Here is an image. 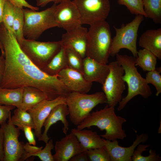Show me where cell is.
Instances as JSON below:
<instances>
[{
    "instance_id": "cell-30",
    "label": "cell",
    "mask_w": 161,
    "mask_h": 161,
    "mask_svg": "<svg viewBox=\"0 0 161 161\" xmlns=\"http://www.w3.org/2000/svg\"><path fill=\"white\" fill-rule=\"evenodd\" d=\"M150 145L143 144H139L135 150L132 158L133 161H160L161 157L158 154H157L155 150L150 149L149 154L148 156H144L142 155V153L148 150L147 148Z\"/></svg>"
},
{
    "instance_id": "cell-2",
    "label": "cell",
    "mask_w": 161,
    "mask_h": 161,
    "mask_svg": "<svg viewBox=\"0 0 161 161\" xmlns=\"http://www.w3.org/2000/svg\"><path fill=\"white\" fill-rule=\"evenodd\" d=\"M114 107L107 105L103 109L92 112L77 126V129L82 130L95 126L101 131L105 130V134L100 135L105 139L111 141L123 140L126 135L123 125L126 120L116 115Z\"/></svg>"
},
{
    "instance_id": "cell-18",
    "label": "cell",
    "mask_w": 161,
    "mask_h": 161,
    "mask_svg": "<svg viewBox=\"0 0 161 161\" xmlns=\"http://www.w3.org/2000/svg\"><path fill=\"white\" fill-rule=\"evenodd\" d=\"M69 114L68 108L66 103L59 104L54 107L44 123V130L40 141H43L46 143L48 142L50 139L47 135L49 129L52 125L59 121L63 125L62 129L63 133L66 135L69 129V123L66 117Z\"/></svg>"
},
{
    "instance_id": "cell-41",
    "label": "cell",
    "mask_w": 161,
    "mask_h": 161,
    "mask_svg": "<svg viewBox=\"0 0 161 161\" xmlns=\"http://www.w3.org/2000/svg\"><path fill=\"white\" fill-rule=\"evenodd\" d=\"M69 0H36V1L37 6L44 7L50 2H52L57 4Z\"/></svg>"
},
{
    "instance_id": "cell-5",
    "label": "cell",
    "mask_w": 161,
    "mask_h": 161,
    "mask_svg": "<svg viewBox=\"0 0 161 161\" xmlns=\"http://www.w3.org/2000/svg\"><path fill=\"white\" fill-rule=\"evenodd\" d=\"M65 98L70 120L76 126L87 118L96 106L107 103L106 97L101 92L91 94L71 92Z\"/></svg>"
},
{
    "instance_id": "cell-24",
    "label": "cell",
    "mask_w": 161,
    "mask_h": 161,
    "mask_svg": "<svg viewBox=\"0 0 161 161\" xmlns=\"http://www.w3.org/2000/svg\"><path fill=\"white\" fill-rule=\"evenodd\" d=\"M23 88L14 89L0 87V105L13 106L21 109Z\"/></svg>"
},
{
    "instance_id": "cell-6",
    "label": "cell",
    "mask_w": 161,
    "mask_h": 161,
    "mask_svg": "<svg viewBox=\"0 0 161 161\" xmlns=\"http://www.w3.org/2000/svg\"><path fill=\"white\" fill-rule=\"evenodd\" d=\"M56 4L40 11L23 8L24 23L23 35L24 37L30 40L38 39L45 30L59 27L54 16Z\"/></svg>"
},
{
    "instance_id": "cell-33",
    "label": "cell",
    "mask_w": 161,
    "mask_h": 161,
    "mask_svg": "<svg viewBox=\"0 0 161 161\" xmlns=\"http://www.w3.org/2000/svg\"><path fill=\"white\" fill-rule=\"evenodd\" d=\"M88 159L91 161H111L109 154L103 146L86 151Z\"/></svg>"
},
{
    "instance_id": "cell-31",
    "label": "cell",
    "mask_w": 161,
    "mask_h": 161,
    "mask_svg": "<svg viewBox=\"0 0 161 161\" xmlns=\"http://www.w3.org/2000/svg\"><path fill=\"white\" fill-rule=\"evenodd\" d=\"M16 7L8 0H6L4 7L3 22L5 27L13 32V22Z\"/></svg>"
},
{
    "instance_id": "cell-17",
    "label": "cell",
    "mask_w": 161,
    "mask_h": 161,
    "mask_svg": "<svg viewBox=\"0 0 161 161\" xmlns=\"http://www.w3.org/2000/svg\"><path fill=\"white\" fill-rule=\"evenodd\" d=\"M88 31L87 28L80 25L66 32L62 36L61 41L62 45L71 47L84 58L86 56Z\"/></svg>"
},
{
    "instance_id": "cell-39",
    "label": "cell",
    "mask_w": 161,
    "mask_h": 161,
    "mask_svg": "<svg viewBox=\"0 0 161 161\" xmlns=\"http://www.w3.org/2000/svg\"><path fill=\"white\" fill-rule=\"evenodd\" d=\"M43 147H38L35 145H32L27 142L25 143L24 148L27 153V158H28L31 157V155L41 150Z\"/></svg>"
},
{
    "instance_id": "cell-23",
    "label": "cell",
    "mask_w": 161,
    "mask_h": 161,
    "mask_svg": "<svg viewBox=\"0 0 161 161\" xmlns=\"http://www.w3.org/2000/svg\"><path fill=\"white\" fill-rule=\"evenodd\" d=\"M68 67L65 48L62 46L59 51L41 70L49 75L56 76L61 71Z\"/></svg>"
},
{
    "instance_id": "cell-25",
    "label": "cell",
    "mask_w": 161,
    "mask_h": 161,
    "mask_svg": "<svg viewBox=\"0 0 161 161\" xmlns=\"http://www.w3.org/2000/svg\"><path fill=\"white\" fill-rule=\"evenodd\" d=\"M157 58L153 53L145 49L138 51L135 65L140 67L144 71L156 69Z\"/></svg>"
},
{
    "instance_id": "cell-16",
    "label": "cell",
    "mask_w": 161,
    "mask_h": 161,
    "mask_svg": "<svg viewBox=\"0 0 161 161\" xmlns=\"http://www.w3.org/2000/svg\"><path fill=\"white\" fill-rule=\"evenodd\" d=\"M54 161H68L76 154L83 151L76 136L72 132L56 141Z\"/></svg>"
},
{
    "instance_id": "cell-38",
    "label": "cell",
    "mask_w": 161,
    "mask_h": 161,
    "mask_svg": "<svg viewBox=\"0 0 161 161\" xmlns=\"http://www.w3.org/2000/svg\"><path fill=\"white\" fill-rule=\"evenodd\" d=\"M8 0L16 7L21 8L25 7L34 11H38L39 10L38 7L34 6L30 4L25 0Z\"/></svg>"
},
{
    "instance_id": "cell-4",
    "label": "cell",
    "mask_w": 161,
    "mask_h": 161,
    "mask_svg": "<svg viewBox=\"0 0 161 161\" xmlns=\"http://www.w3.org/2000/svg\"><path fill=\"white\" fill-rule=\"evenodd\" d=\"M90 26L87 33L86 56L106 64L110 56L112 41L110 25L104 20Z\"/></svg>"
},
{
    "instance_id": "cell-32",
    "label": "cell",
    "mask_w": 161,
    "mask_h": 161,
    "mask_svg": "<svg viewBox=\"0 0 161 161\" xmlns=\"http://www.w3.org/2000/svg\"><path fill=\"white\" fill-rule=\"evenodd\" d=\"M117 3L125 6L131 14L141 15L146 17L142 0H118Z\"/></svg>"
},
{
    "instance_id": "cell-1",
    "label": "cell",
    "mask_w": 161,
    "mask_h": 161,
    "mask_svg": "<svg viewBox=\"0 0 161 161\" xmlns=\"http://www.w3.org/2000/svg\"><path fill=\"white\" fill-rule=\"evenodd\" d=\"M0 41L4 52L5 67L1 88L14 89L32 86L38 88L48 100L65 97L70 92L58 79L35 66L21 49L14 33L2 23Z\"/></svg>"
},
{
    "instance_id": "cell-26",
    "label": "cell",
    "mask_w": 161,
    "mask_h": 161,
    "mask_svg": "<svg viewBox=\"0 0 161 161\" xmlns=\"http://www.w3.org/2000/svg\"><path fill=\"white\" fill-rule=\"evenodd\" d=\"M146 17L161 24V0H142Z\"/></svg>"
},
{
    "instance_id": "cell-12",
    "label": "cell",
    "mask_w": 161,
    "mask_h": 161,
    "mask_svg": "<svg viewBox=\"0 0 161 161\" xmlns=\"http://www.w3.org/2000/svg\"><path fill=\"white\" fill-rule=\"evenodd\" d=\"M59 27L69 31L81 25L79 12L72 1H68L56 5L54 12Z\"/></svg>"
},
{
    "instance_id": "cell-10",
    "label": "cell",
    "mask_w": 161,
    "mask_h": 161,
    "mask_svg": "<svg viewBox=\"0 0 161 161\" xmlns=\"http://www.w3.org/2000/svg\"><path fill=\"white\" fill-rule=\"evenodd\" d=\"M109 72L102 85V89L110 106H115L121 101L126 89L125 82L122 79L124 74L123 67L116 61L109 64Z\"/></svg>"
},
{
    "instance_id": "cell-15",
    "label": "cell",
    "mask_w": 161,
    "mask_h": 161,
    "mask_svg": "<svg viewBox=\"0 0 161 161\" xmlns=\"http://www.w3.org/2000/svg\"><path fill=\"white\" fill-rule=\"evenodd\" d=\"M57 76L71 92L87 93L92 86V83L87 81L82 73L69 67L61 71Z\"/></svg>"
},
{
    "instance_id": "cell-43",
    "label": "cell",
    "mask_w": 161,
    "mask_h": 161,
    "mask_svg": "<svg viewBox=\"0 0 161 161\" xmlns=\"http://www.w3.org/2000/svg\"><path fill=\"white\" fill-rule=\"evenodd\" d=\"M4 135L2 130L0 127V161H4Z\"/></svg>"
},
{
    "instance_id": "cell-11",
    "label": "cell",
    "mask_w": 161,
    "mask_h": 161,
    "mask_svg": "<svg viewBox=\"0 0 161 161\" xmlns=\"http://www.w3.org/2000/svg\"><path fill=\"white\" fill-rule=\"evenodd\" d=\"M80 16L81 24L89 25L105 20L110 10L109 0H73Z\"/></svg>"
},
{
    "instance_id": "cell-19",
    "label": "cell",
    "mask_w": 161,
    "mask_h": 161,
    "mask_svg": "<svg viewBox=\"0 0 161 161\" xmlns=\"http://www.w3.org/2000/svg\"><path fill=\"white\" fill-rule=\"evenodd\" d=\"M83 75L88 81L103 84L109 72L108 64L100 63L86 56L83 58Z\"/></svg>"
},
{
    "instance_id": "cell-3",
    "label": "cell",
    "mask_w": 161,
    "mask_h": 161,
    "mask_svg": "<svg viewBox=\"0 0 161 161\" xmlns=\"http://www.w3.org/2000/svg\"><path fill=\"white\" fill-rule=\"evenodd\" d=\"M116 61L123 67L124 74L122 79L128 85V93L118 103L117 110H122L127 103L135 96L140 95L147 99L152 95L149 86L145 78L138 72L135 65L136 58L126 55L117 54Z\"/></svg>"
},
{
    "instance_id": "cell-7",
    "label": "cell",
    "mask_w": 161,
    "mask_h": 161,
    "mask_svg": "<svg viewBox=\"0 0 161 161\" xmlns=\"http://www.w3.org/2000/svg\"><path fill=\"white\" fill-rule=\"evenodd\" d=\"M19 44L28 58L41 70L50 62L62 46L61 41L42 42L25 38Z\"/></svg>"
},
{
    "instance_id": "cell-21",
    "label": "cell",
    "mask_w": 161,
    "mask_h": 161,
    "mask_svg": "<svg viewBox=\"0 0 161 161\" xmlns=\"http://www.w3.org/2000/svg\"><path fill=\"white\" fill-rule=\"evenodd\" d=\"M139 45L155 55L161 59V28L147 30L140 38Z\"/></svg>"
},
{
    "instance_id": "cell-8",
    "label": "cell",
    "mask_w": 161,
    "mask_h": 161,
    "mask_svg": "<svg viewBox=\"0 0 161 161\" xmlns=\"http://www.w3.org/2000/svg\"><path fill=\"white\" fill-rule=\"evenodd\" d=\"M144 16L141 15H136L131 21L126 24H122L119 28L113 26L116 35L112 39L110 56L114 57L121 49L124 48L129 50L133 57L137 58V33Z\"/></svg>"
},
{
    "instance_id": "cell-36",
    "label": "cell",
    "mask_w": 161,
    "mask_h": 161,
    "mask_svg": "<svg viewBox=\"0 0 161 161\" xmlns=\"http://www.w3.org/2000/svg\"><path fill=\"white\" fill-rule=\"evenodd\" d=\"M15 107L13 106L0 105V126L9 118L11 116V111Z\"/></svg>"
},
{
    "instance_id": "cell-20",
    "label": "cell",
    "mask_w": 161,
    "mask_h": 161,
    "mask_svg": "<svg viewBox=\"0 0 161 161\" xmlns=\"http://www.w3.org/2000/svg\"><path fill=\"white\" fill-rule=\"evenodd\" d=\"M71 132L76 137L84 151L104 146V139L91 130L73 129Z\"/></svg>"
},
{
    "instance_id": "cell-35",
    "label": "cell",
    "mask_w": 161,
    "mask_h": 161,
    "mask_svg": "<svg viewBox=\"0 0 161 161\" xmlns=\"http://www.w3.org/2000/svg\"><path fill=\"white\" fill-rule=\"evenodd\" d=\"M54 147L53 140L49 139L46 143V145L44 148L32 154L31 157H37L42 161H54L51 152Z\"/></svg>"
},
{
    "instance_id": "cell-34",
    "label": "cell",
    "mask_w": 161,
    "mask_h": 161,
    "mask_svg": "<svg viewBox=\"0 0 161 161\" xmlns=\"http://www.w3.org/2000/svg\"><path fill=\"white\" fill-rule=\"evenodd\" d=\"M161 70L156 69L148 71L146 74L145 78L147 83L152 84L156 88L157 92L156 95H158L161 93V76L160 74Z\"/></svg>"
},
{
    "instance_id": "cell-9",
    "label": "cell",
    "mask_w": 161,
    "mask_h": 161,
    "mask_svg": "<svg viewBox=\"0 0 161 161\" xmlns=\"http://www.w3.org/2000/svg\"><path fill=\"white\" fill-rule=\"evenodd\" d=\"M7 123L1 125L4 135V161H23L27 159L24 147L25 143L18 137L21 130L12 122L11 115Z\"/></svg>"
},
{
    "instance_id": "cell-37",
    "label": "cell",
    "mask_w": 161,
    "mask_h": 161,
    "mask_svg": "<svg viewBox=\"0 0 161 161\" xmlns=\"http://www.w3.org/2000/svg\"><path fill=\"white\" fill-rule=\"evenodd\" d=\"M30 127L24 125L23 126L22 131H24L25 137L30 145H36V142L35 139L34 134H33Z\"/></svg>"
},
{
    "instance_id": "cell-22",
    "label": "cell",
    "mask_w": 161,
    "mask_h": 161,
    "mask_svg": "<svg viewBox=\"0 0 161 161\" xmlns=\"http://www.w3.org/2000/svg\"><path fill=\"white\" fill-rule=\"evenodd\" d=\"M47 99L46 95L37 88L32 86L23 87L22 102L20 109L27 111L41 101Z\"/></svg>"
},
{
    "instance_id": "cell-28",
    "label": "cell",
    "mask_w": 161,
    "mask_h": 161,
    "mask_svg": "<svg viewBox=\"0 0 161 161\" xmlns=\"http://www.w3.org/2000/svg\"><path fill=\"white\" fill-rule=\"evenodd\" d=\"M68 67L83 74V58L75 50L69 47H64Z\"/></svg>"
},
{
    "instance_id": "cell-42",
    "label": "cell",
    "mask_w": 161,
    "mask_h": 161,
    "mask_svg": "<svg viewBox=\"0 0 161 161\" xmlns=\"http://www.w3.org/2000/svg\"><path fill=\"white\" fill-rule=\"evenodd\" d=\"M5 67V61L4 56L0 55V87L4 75Z\"/></svg>"
},
{
    "instance_id": "cell-44",
    "label": "cell",
    "mask_w": 161,
    "mask_h": 161,
    "mask_svg": "<svg viewBox=\"0 0 161 161\" xmlns=\"http://www.w3.org/2000/svg\"><path fill=\"white\" fill-rule=\"evenodd\" d=\"M6 0H0V25L3 22V13L4 7ZM0 49L1 55H4V52L3 47L0 41Z\"/></svg>"
},
{
    "instance_id": "cell-14",
    "label": "cell",
    "mask_w": 161,
    "mask_h": 161,
    "mask_svg": "<svg viewBox=\"0 0 161 161\" xmlns=\"http://www.w3.org/2000/svg\"><path fill=\"white\" fill-rule=\"evenodd\" d=\"M148 138L146 133L137 135L132 145L128 147L121 146L117 140L111 141L104 139V146L109 154L111 161H132L136 148L140 143L146 141Z\"/></svg>"
},
{
    "instance_id": "cell-27",
    "label": "cell",
    "mask_w": 161,
    "mask_h": 161,
    "mask_svg": "<svg viewBox=\"0 0 161 161\" xmlns=\"http://www.w3.org/2000/svg\"><path fill=\"white\" fill-rule=\"evenodd\" d=\"M13 124L22 130L23 126H27L34 129V124L30 114L27 111L17 108L14 112V115L11 117Z\"/></svg>"
},
{
    "instance_id": "cell-29",
    "label": "cell",
    "mask_w": 161,
    "mask_h": 161,
    "mask_svg": "<svg viewBox=\"0 0 161 161\" xmlns=\"http://www.w3.org/2000/svg\"><path fill=\"white\" fill-rule=\"evenodd\" d=\"M23 8L16 7L13 22V32L19 44L25 38L23 35L24 18Z\"/></svg>"
},
{
    "instance_id": "cell-13",
    "label": "cell",
    "mask_w": 161,
    "mask_h": 161,
    "mask_svg": "<svg viewBox=\"0 0 161 161\" xmlns=\"http://www.w3.org/2000/svg\"><path fill=\"white\" fill-rule=\"evenodd\" d=\"M66 103V98L60 97L52 100H44L27 111L30 114L34 124V134L40 140L41 129L45 120L56 105Z\"/></svg>"
},
{
    "instance_id": "cell-40",
    "label": "cell",
    "mask_w": 161,
    "mask_h": 161,
    "mask_svg": "<svg viewBox=\"0 0 161 161\" xmlns=\"http://www.w3.org/2000/svg\"><path fill=\"white\" fill-rule=\"evenodd\" d=\"M88 157L86 151L79 152L73 156L70 161H88Z\"/></svg>"
}]
</instances>
